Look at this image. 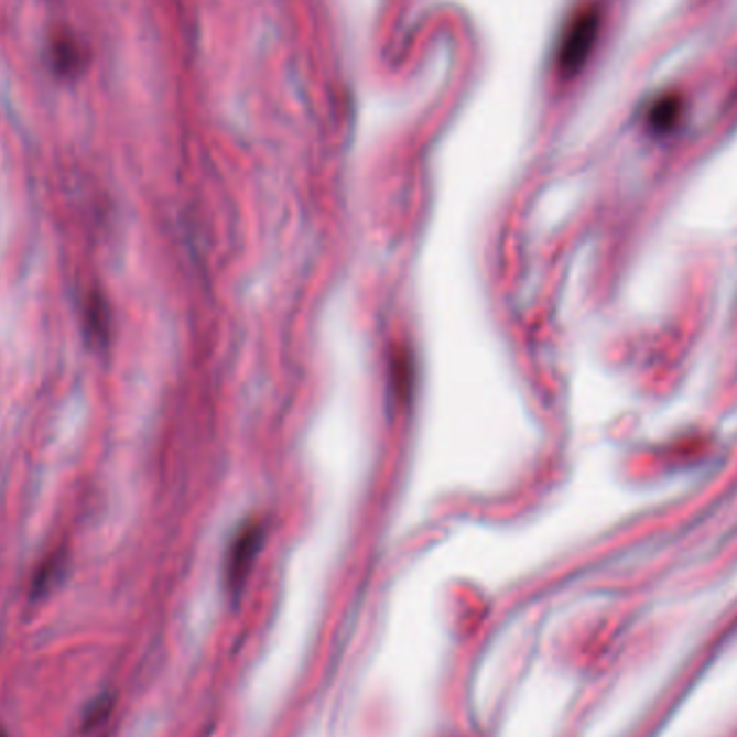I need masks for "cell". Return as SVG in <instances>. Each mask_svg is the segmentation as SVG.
Returning <instances> with one entry per match:
<instances>
[{
    "label": "cell",
    "mask_w": 737,
    "mask_h": 737,
    "mask_svg": "<svg viewBox=\"0 0 737 737\" xmlns=\"http://www.w3.org/2000/svg\"><path fill=\"white\" fill-rule=\"evenodd\" d=\"M597 26H599V18H597V13L593 9L578 13L572 20V24L565 31L561 52H559V67L563 72L574 74L576 69L583 67V63L587 61L590 48L595 44Z\"/></svg>",
    "instance_id": "6da1fadb"
},
{
    "label": "cell",
    "mask_w": 737,
    "mask_h": 737,
    "mask_svg": "<svg viewBox=\"0 0 737 737\" xmlns=\"http://www.w3.org/2000/svg\"><path fill=\"white\" fill-rule=\"evenodd\" d=\"M261 540H263V529L257 522L242 524L236 538L231 540L229 552H227V581L234 589L242 587L248 567L259 552Z\"/></svg>",
    "instance_id": "7a4b0ae2"
},
{
    "label": "cell",
    "mask_w": 737,
    "mask_h": 737,
    "mask_svg": "<svg viewBox=\"0 0 737 737\" xmlns=\"http://www.w3.org/2000/svg\"><path fill=\"white\" fill-rule=\"evenodd\" d=\"M0 737H4V736H2V734H0Z\"/></svg>",
    "instance_id": "3957f363"
}]
</instances>
